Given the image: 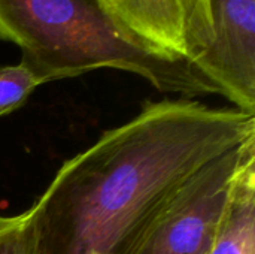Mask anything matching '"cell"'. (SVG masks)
Here are the masks:
<instances>
[{
  "label": "cell",
  "mask_w": 255,
  "mask_h": 254,
  "mask_svg": "<svg viewBox=\"0 0 255 254\" xmlns=\"http://www.w3.org/2000/svg\"><path fill=\"white\" fill-rule=\"evenodd\" d=\"M255 133V115L179 97L146 102L61 165L28 208L36 254H117L181 181Z\"/></svg>",
  "instance_id": "6da1fadb"
},
{
  "label": "cell",
  "mask_w": 255,
  "mask_h": 254,
  "mask_svg": "<svg viewBox=\"0 0 255 254\" xmlns=\"http://www.w3.org/2000/svg\"><path fill=\"white\" fill-rule=\"evenodd\" d=\"M0 40L21 49V63L42 84L109 67L161 93L220 94L191 61L137 36L105 0H0Z\"/></svg>",
  "instance_id": "7a4b0ae2"
},
{
  "label": "cell",
  "mask_w": 255,
  "mask_h": 254,
  "mask_svg": "<svg viewBox=\"0 0 255 254\" xmlns=\"http://www.w3.org/2000/svg\"><path fill=\"white\" fill-rule=\"evenodd\" d=\"M245 141L173 187L117 254L205 253L224 211Z\"/></svg>",
  "instance_id": "3957f363"
},
{
  "label": "cell",
  "mask_w": 255,
  "mask_h": 254,
  "mask_svg": "<svg viewBox=\"0 0 255 254\" xmlns=\"http://www.w3.org/2000/svg\"><path fill=\"white\" fill-rule=\"evenodd\" d=\"M214 40L194 67L233 108L255 115V0H211Z\"/></svg>",
  "instance_id": "277c9868"
},
{
  "label": "cell",
  "mask_w": 255,
  "mask_h": 254,
  "mask_svg": "<svg viewBox=\"0 0 255 254\" xmlns=\"http://www.w3.org/2000/svg\"><path fill=\"white\" fill-rule=\"evenodd\" d=\"M146 42L193 63L214 40L211 0H105Z\"/></svg>",
  "instance_id": "5b68a950"
},
{
  "label": "cell",
  "mask_w": 255,
  "mask_h": 254,
  "mask_svg": "<svg viewBox=\"0 0 255 254\" xmlns=\"http://www.w3.org/2000/svg\"><path fill=\"white\" fill-rule=\"evenodd\" d=\"M203 254H255V133L244 144L224 211Z\"/></svg>",
  "instance_id": "8992f818"
},
{
  "label": "cell",
  "mask_w": 255,
  "mask_h": 254,
  "mask_svg": "<svg viewBox=\"0 0 255 254\" xmlns=\"http://www.w3.org/2000/svg\"><path fill=\"white\" fill-rule=\"evenodd\" d=\"M39 85L40 79L21 61L0 67V117L21 108Z\"/></svg>",
  "instance_id": "52a82bcc"
},
{
  "label": "cell",
  "mask_w": 255,
  "mask_h": 254,
  "mask_svg": "<svg viewBox=\"0 0 255 254\" xmlns=\"http://www.w3.org/2000/svg\"><path fill=\"white\" fill-rule=\"evenodd\" d=\"M0 254H36V235L30 211L0 214Z\"/></svg>",
  "instance_id": "ba28073f"
}]
</instances>
